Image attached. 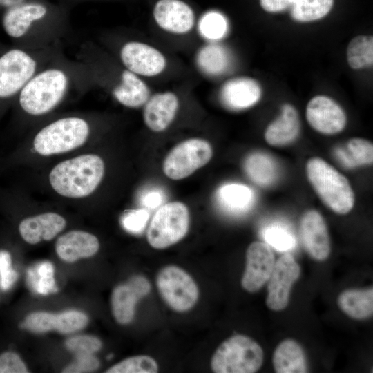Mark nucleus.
Masks as SVG:
<instances>
[{
	"label": "nucleus",
	"mask_w": 373,
	"mask_h": 373,
	"mask_svg": "<svg viewBox=\"0 0 373 373\" xmlns=\"http://www.w3.org/2000/svg\"><path fill=\"white\" fill-rule=\"evenodd\" d=\"M99 367V361L93 354L77 355L76 360L66 366L62 372H90Z\"/></svg>",
	"instance_id": "ea45409f"
},
{
	"label": "nucleus",
	"mask_w": 373,
	"mask_h": 373,
	"mask_svg": "<svg viewBox=\"0 0 373 373\" xmlns=\"http://www.w3.org/2000/svg\"><path fill=\"white\" fill-rule=\"evenodd\" d=\"M275 264V257L267 243L255 241L246 251V265L241 279L247 291H258L267 282Z\"/></svg>",
	"instance_id": "ddd939ff"
},
{
	"label": "nucleus",
	"mask_w": 373,
	"mask_h": 373,
	"mask_svg": "<svg viewBox=\"0 0 373 373\" xmlns=\"http://www.w3.org/2000/svg\"><path fill=\"white\" fill-rule=\"evenodd\" d=\"M105 165L95 154H83L62 161L49 173V182L59 195L82 198L93 193L101 183Z\"/></svg>",
	"instance_id": "7ed1b4c3"
},
{
	"label": "nucleus",
	"mask_w": 373,
	"mask_h": 373,
	"mask_svg": "<svg viewBox=\"0 0 373 373\" xmlns=\"http://www.w3.org/2000/svg\"><path fill=\"white\" fill-rule=\"evenodd\" d=\"M18 278L11 267V257L7 251L0 250V285L3 289H10Z\"/></svg>",
	"instance_id": "58836bf2"
},
{
	"label": "nucleus",
	"mask_w": 373,
	"mask_h": 373,
	"mask_svg": "<svg viewBox=\"0 0 373 373\" xmlns=\"http://www.w3.org/2000/svg\"><path fill=\"white\" fill-rule=\"evenodd\" d=\"M228 28L225 17L217 12H209L204 15L199 21L198 29L200 35L209 40H218L227 33Z\"/></svg>",
	"instance_id": "473e14b6"
},
{
	"label": "nucleus",
	"mask_w": 373,
	"mask_h": 373,
	"mask_svg": "<svg viewBox=\"0 0 373 373\" xmlns=\"http://www.w3.org/2000/svg\"><path fill=\"white\" fill-rule=\"evenodd\" d=\"M149 213L146 209L132 210L126 213L122 219L123 227L133 233H141L146 226Z\"/></svg>",
	"instance_id": "4c0bfd02"
},
{
	"label": "nucleus",
	"mask_w": 373,
	"mask_h": 373,
	"mask_svg": "<svg viewBox=\"0 0 373 373\" xmlns=\"http://www.w3.org/2000/svg\"><path fill=\"white\" fill-rule=\"evenodd\" d=\"M87 316L79 311H67L55 314L54 330L70 334L84 328L88 323Z\"/></svg>",
	"instance_id": "72a5a7b5"
},
{
	"label": "nucleus",
	"mask_w": 373,
	"mask_h": 373,
	"mask_svg": "<svg viewBox=\"0 0 373 373\" xmlns=\"http://www.w3.org/2000/svg\"><path fill=\"white\" fill-rule=\"evenodd\" d=\"M307 176L323 202L338 214L349 213L354 204V193L348 180L321 157L310 158Z\"/></svg>",
	"instance_id": "39448f33"
},
{
	"label": "nucleus",
	"mask_w": 373,
	"mask_h": 373,
	"mask_svg": "<svg viewBox=\"0 0 373 373\" xmlns=\"http://www.w3.org/2000/svg\"><path fill=\"white\" fill-rule=\"evenodd\" d=\"M306 118L314 130L325 135H334L342 131L347 123V117L342 108L325 95L315 96L308 102Z\"/></svg>",
	"instance_id": "2eb2a0df"
},
{
	"label": "nucleus",
	"mask_w": 373,
	"mask_h": 373,
	"mask_svg": "<svg viewBox=\"0 0 373 373\" xmlns=\"http://www.w3.org/2000/svg\"><path fill=\"white\" fill-rule=\"evenodd\" d=\"M30 0H0V7L8 9Z\"/></svg>",
	"instance_id": "a18cd8bd"
},
{
	"label": "nucleus",
	"mask_w": 373,
	"mask_h": 373,
	"mask_svg": "<svg viewBox=\"0 0 373 373\" xmlns=\"http://www.w3.org/2000/svg\"><path fill=\"white\" fill-rule=\"evenodd\" d=\"M337 304L352 318H368L373 314V288L344 290L339 294Z\"/></svg>",
	"instance_id": "a878e982"
},
{
	"label": "nucleus",
	"mask_w": 373,
	"mask_h": 373,
	"mask_svg": "<svg viewBox=\"0 0 373 373\" xmlns=\"http://www.w3.org/2000/svg\"><path fill=\"white\" fill-rule=\"evenodd\" d=\"M62 52L61 44L40 49L18 48L0 57V98L19 94L42 68Z\"/></svg>",
	"instance_id": "20e7f679"
},
{
	"label": "nucleus",
	"mask_w": 373,
	"mask_h": 373,
	"mask_svg": "<svg viewBox=\"0 0 373 373\" xmlns=\"http://www.w3.org/2000/svg\"><path fill=\"white\" fill-rule=\"evenodd\" d=\"M212 155L209 142L200 138L189 139L177 144L166 156L163 171L172 180H182L206 165Z\"/></svg>",
	"instance_id": "9d476101"
},
{
	"label": "nucleus",
	"mask_w": 373,
	"mask_h": 373,
	"mask_svg": "<svg viewBox=\"0 0 373 373\" xmlns=\"http://www.w3.org/2000/svg\"><path fill=\"white\" fill-rule=\"evenodd\" d=\"M347 60L349 66L353 69L372 66V36L358 35L354 37L347 46Z\"/></svg>",
	"instance_id": "c756f323"
},
{
	"label": "nucleus",
	"mask_w": 373,
	"mask_h": 373,
	"mask_svg": "<svg viewBox=\"0 0 373 373\" xmlns=\"http://www.w3.org/2000/svg\"><path fill=\"white\" fill-rule=\"evenodd\" d=\"M156 286L165 303L176 312L190 310L199 298V289L194 279L176 265L165 266L158 271Z\"/></svg>",
	"instance_id": "1a4fd4ad"
},
{
	"label": "nucleus",
	"mask_w": 373,
	"mask_h": 373,
	"mask_svg": "<svg viewBox=\"0 0 373 373\" xmlns=\"http://www.w3.org/2000/svg\"><path fill=\"white\" fill-rule=\"evenodd\" d=\"M163 200L164 193L158 190L149 191L142 198V204L150 209L160 206Z\"/></svg>",
	"instance_id": "c03bdc74"
},
{
	"label": "nucleus",
	"mask_w": 373,
	"mask_h": 373,
	"mask_svg": "<svg viewBox=\"0 0 373 373\" xmlns=\"http://www.w3.org/2000/svg\"><path fill=\"white\" fill-rule=\"evenodd\" d=\"M144 122L152 131L161 132L166 129L177 113L179 100L172 92L154 95L144 104Z\"/></svg>",
	"instance_id": "aec40b11"
},
{
	"label": "nucleus",
	"mask_w": 373,
	"mask_h": 373,
	"mask_svg": "<svg viewBox=\"0 0 373 373\" xmlns=\"http://www.w3.org/2000/svg\"><path fill=\"white\" fill-rule=\"evenodd\" d=\"M149 89L140 76L124 68L120 84L111 91L113 97L122 106L138 108L149 99Z\"/></svg>",
	"instance_id": "393cba45"
},
{
	"label": "nucleus",
	"mask_w": 373,
	"mask_h": 373,
	"mask_svg": "<svg viewBox=\"0 0 373 373\" xmlns=\"http://www.w3.org/2000/svg\"><path fill=\"white\" fill-rule=\"evenodd\" d=\"M300 269L294 257L285 254L275 262L267 280V306L273 311H281L288 305L293 284L300 276Z\"/></svg>",
	"instance_id": "f8f14e48"
},
{
	"label": "nucleus",
	"mask_w": 373,
	"mask_h": 373,
	"mask_svg": "<svg viewBox=\"0 0 373 373\" xmlns=\"http://www.w3.org/2000/svg\"><path fill=\"white\" fill-rule=\"evenodd\" d=\"M122 65L141 77H153L161 74L166 68V60L157 48L143 42L128 41L119 49Z\"/></svg>",
	"instance_id": "9b49d317"
},
{
	"label": "nucleus",
	"mask_w": 373,
	"mask_h": 373,
	"mask_svg": "<svg viewBox=\"0 0 373 373\" xmlns=\"http://www.w3.org/2000/svg\"><path fill=\"white\" fill-rule=\"evenodd\" d=\"M273 366L277 373L307 372L306 356L301 345L287 338L279 343L274 352Z\"/></svg>",
	"instance_id": "b1692460"
},
{
	"label": "nucleus",
	"mask_w": 373,
	"mask_h": 373,
	"mask_svg": "<svg viewBox=\"0 0 373 373\" xmlns=\"http://www.w3.org/2000/svg\"><path fill=\"white\" fill-rule=\"evenodd\" d=\"M300 128L297 111L291 104H285L280 116L267 127L265 139L271 146H285L297 138Z\"/></svg>",
	"instance_id": "4be33fe9"
},
{
	"label": "nucleus",
	"mask_w": 373,
	"mask_h": 373,
	"mask_svg": "<svg viewBox=\"0 0 373 373\" xmlns=\"http://www.w3.org/2000/svg\"><path fill=\"white\" fill-rule=\"evenodd\" d=\"M231 63L227 50L218 44H209L203 46L197 55L199 68L208 75H220L226 72Z\"/></svg>",
	"instance_id": "c85d7f7f"
},
{
	"label": "nucleus",
	"mask_w": 373,
	"mask_h": 373,
	"mask_svg": "<svg viewBox=\"0 0 373 373\" xmlns=\"http://www.w3.org/2000/svg\"><path fill=\"white\" fill-rule=\"evenodd\" d=\"M265 240L269 245L278 251H285L293 249L296 245L291 233L279 227H270L263 232Z\"/></svg>",
	"instance_id": "f704fd0d"
},
{
	"label": "nucleus",
	"mask_w": 373,
	"mask_h": 373,
	"mask_svg": "<svg viewBox=\"0 0 373 373\" xmlns=\"http://www.w3.org/2000/svg\"><path fill=\"white\" fill-rule=\"evenodd\" d=\"M244 169L248 178L261 186L271 184L278 175V167L274 160L260 152L253 153L246 157Z\"/></svg>",
	"instance_id": "bb28decb"
},
{
	"label": "nucleus",
	"mask_w": 373,
	"mask_h": 373,
	"mask_svg": "<svg viewBox=\"0 0 373 373\" xmlns=\"http://www.w3.org/2000/svg\"><path fill=\"white\" fill-rule=\"evenodd\" d=\"M189 224V211L183 202L166 203L156 211L149 223L147 241L154 249L167 248L186 235Z\"/></svg>",
	"instance_id": "6e6552de"
},
{
	"label": "nucleus",
	"mask_w": 373,
	"mask_h": 373,
	"mask_svg": "<svg viewBox=\"0 0 373 373\" xmlns=\"http://www.w3.org/2000/svg\"><path fill=\"white\" fill-rule=\"evenodd\" d=\"M264 352L251 338L236 334L224 341L211 358L216 373H254L262 365Z\"/></svg>",
	"instance_id": "0eeeda50"
},
{
	"label": "nucleus",
	"mask_w": 373,
	"mask_h": 373,
	"mask_svg": "<svg viewBox=\"0 0 373 373\" xmlns=\"http://www.w3.org/2000/svg\"><path fill=\"white\" fill-rule=\"evenodd\" d=\"M334 0H296L291 6L292 18L300 22L316 21L331 10Z\"/></svg>",
	"instance_id": "7c9ffc66"
},
{
	"label": "nucleus",
	"mask_w": 373,
	"mask_h": 373,
	"mask_svg": "<svg viewBox=\"0 0 373 373\" xmlns=\"http://www.w3.org/2000/svg\"><path fill=\"white\" fill-rule=\"evenodd\" d=\"M159 370L157 361L148 355L127 358L109 367L106 373H156Z\"/></svg>",
	"instance_id": "2f4dec72"
},
{
	"label": "nucleus",
	"mask_w": 373,
	"mask_h": 373,
	"mask_svg": "<svg viewBox=\"0 0 373 373\" xmlns=\"http://www.w3.org/2000/svg\"><path fill=\"white\" fill-rule=\"evenodd\" d=\"M28 369L15 353L7 352L0 355V373H27Z\"/></svg>",
	"instance_id": "a19ab883"
},
{
	"label": "nucleus",
	"mask_w": 373,
	"mask_h": 373,
	"mask_svg": "<svg viewBox=\"0 0 373 373\" xmlns=\"http://www.w3.org/2000/svg\"><path fill=\"white\" fill-rule=\"evenodd\" d=\"M91 126L79 116L57 119L41 128L33 139L35 151L44 156L64 153L82 146L88 140Z\"/></svg>",
	"instance_id": "423d86ee"
},
{
	"label": "nucleus",
	"mask_w": 373,
	"mask_h": 373,
	"mask_svg": "<svg viewBox=\"0 0 373 373\" xmlns=\"http://www.w3.org/2000/svg\"><path fill=\"white\" fill-rule=\"evenodd\" d=\"M37 271L40 278L35 286L37 291L44 294L53 291L55 287L52 265L50 262H44L40 265Z\"/></svg>",
	"instance_id": "79ce46f5"
},
{
	"label": "nucleus",
	"mask_w": 373,
	"mask_h": 373,
	"mask_svg": "<svg viewBox=\"0 0 373 373\" xmlns=\"http://www.w3.org/2000/svg\"><path fill=\"white\" fill-rule=\"evenodd\" d=\"M2 26L23 48H45L61 44L69 33V10L50 0H30L6 9Z\"/></svg>",
	"instance_id": "f03ea898"
},
{
	"label": "nucleus",
	"mask_w": 373,
	"mask_h": 373,
	"mask_svg": "<svg viewBox=\"0 0 373 373\" xmlns=\"http://www.w3.org/2000/svg\"><path fill=\"white\" fill-rule=\"evenodd\" d=\"M296 0H260L261 7L267 12H276L286 10L294 4Z\"/></svg>",
	"instance_id": "37998d69"
},
{
	"label": "nucleus",
	"mask_w": 373,
	"mask_h": 373,
	"mask_svg": "<svg viewBox=\"0 0 373 373\" xmlns=\"http://www.w3.org/2000/svg\"><path fill=\"white\" fill-rule=\"evenodd\" d=\"M153 17L161 29L176 35L188 33L195 23L193 10L181 0H159L155 5Z\"/></svg>",
	"instance_id": "f3484780"
},
{
	"label": "nucleus",
	"mask_w": 373,
	"mask_h": 373,
	"mask_svg": "<svg viewBox=\"0 0 373 373\" xmlns=\"http://www.w3.org/2000/svg\"><path fill=\"white\" fill-rule=\"evenodd\" d=\"M150 290L151 284L143 276H134L126 283L115 287L111 294V308L116 321L121 325L132 322L137 301Z\"/></svg>",
	"instance_id": "4468645a"
},
{
	"label": "nucleus",
	"mask_w": 373,
	"mask_h": 373,
	"mask_svg": "<svg viewBox=\"0 0 373 373\" xmlns=\"http://www.w3.org/2000/svg\"><path fill=\"white\" fill-rule=\"evenodd\" d=\"M261 88L253 78L238 77L226 82L220 88L222 104L231 111H242L253 106L261 97Z\"/></svg>",
	"instance_id": "a211bd4d"
},
{
	"label": "nucleus",
	"mask_w": 373,
	"mask_h": 373,
	"mask_svg": "<svg viewBox=\"0 0 373 373\" xmlns=\"http://www.w3.org/2000/svg\"><path fill=\"white\" fill-rule=\"evenodd\" d=\"M300 235L307 254L315 260H325L331 252V242L326 223L316 211L304 213L300 223Z\"/></svg>",
	"instance_id": "dca6fc26"
},
{
	"label": "nucleus",
	"mask_w": 373,
	"mask_h": 373,
	"mask_svg": "<svg viewBox=\"0 0 373 373\" xmlns=\"http://www.w3.org/2000/svg\"><path fill=\"white\" fill-rule=\"evenodd\" d=\"M216 201L223 211L231 215H241L253 206V191L245 184L231 183L221 186L216 193Z\"/></svg>",
	"instance_id": "5701e85b"
},
{
	"label": "nucleus",
	"mask_w": 373,
	"mask_h": 373,
	"mask_svg": "<svg viewBox=\"0 0 373 373\" xmlns=\"http://www.w3.org/2000/svg\"><path fill=\"white\" fill-rule=\"evenodd\" d=\"M55 317V314L49 312H33L26 318L23 326L35 332H46L54 330Z\"/></svg>",
	"instance_id": "e433bc0d"
},
{
	"label": "nucleus",
	"mask_w": 373,
	"mask_h": 373,
	"mask_svg": "<svg viewBox=\"0 0 373 373\" xmlns=\"http://www.w3.org/2000/svg\"><path fill=\"white\" fill-rule=\"evenodd\" d=\"M66 346L76 356L93 354L101 349L102 342L93 336L79 335L67 339Z\"/></svg>",
	"instance_id": "c9c22d12"
},
{
	"label": "nucleus",
	"mask_w": 373,
	"mask_h": 373,
	"mask_svg": "<svg viewBox=\"0 0 373 373\" xmlns=\"http://www.w3.org/2000/svg\"><path fill=\"white\" fill-rule=\"evenodd\" d=\"M88 1L90 0H57V2L69 10L73 6Z\"/></svg>",
	"instance_id": "49530a36"
},
{
	"label": "nucleus",
	"mask_w": 373,
	"mask_h": 373,
	"mask_svg": "<svg viewBox=\"0 0 373 373\" xmlns=\"http://www.w3.org/2000/svg\"><path fill=\"white\" fill-rule=\"evenodd\" d=\"M65 218L59 213L47 212L23 220L19 225L21 238L28 243L35 245L50 240L66 227Z\"/></svg>",
	"instance_id": "6ab92c4d"
},
{
	"label": "nucleus",
	"mask_w": 373,
	"mask_h": 373,
	"mask_svg": "<svg viewBox=\"0 0 373 373\" xmlns=\"http://www.w3.org/2000/svg\"><path fill=\"white\" fill-rule=\"evenodd\" d=\"M93 83L85 64L69 59L61 52L24 86L19 103L26 114L40 117L58 107L73 90H86Z\"/></svg>",
	"instance_id": "f257e3e1"
},
{
	"label": "nucleus",
	"mask_w": 373,
	"mask_h": 373,
	"mask_svg": "<svg viewBox=\"0 0 373 373\" xmlns=\"http://www.w3.org/2000/svg\"><path fill=\"white\" fill-rule=\"evenodd\" d=\"M99 249L98 238L84 231L73 230L61 236L55 244L57 256L64 261L73 262L94 256Z\"/></svg>",
	"instance_id": "412c9836"
},
{
	"label": "nucleus",
	"mask_w": 373,
	"mask_h": 373,
	"mask_svg": "<svg viewBox=\"0 0 373 373\" xmlns=\"http://www.w3.org/2000/svg\"><path fill=\"white\" fill-rule=\"evenodd\" d=\"M334 154L347 168L370 165L373 161V145L365 139L354 137L347 142L345 149L336 148Z\"/></svg>",
	"instance_id": "cd10ccee"
}]
</instances>
